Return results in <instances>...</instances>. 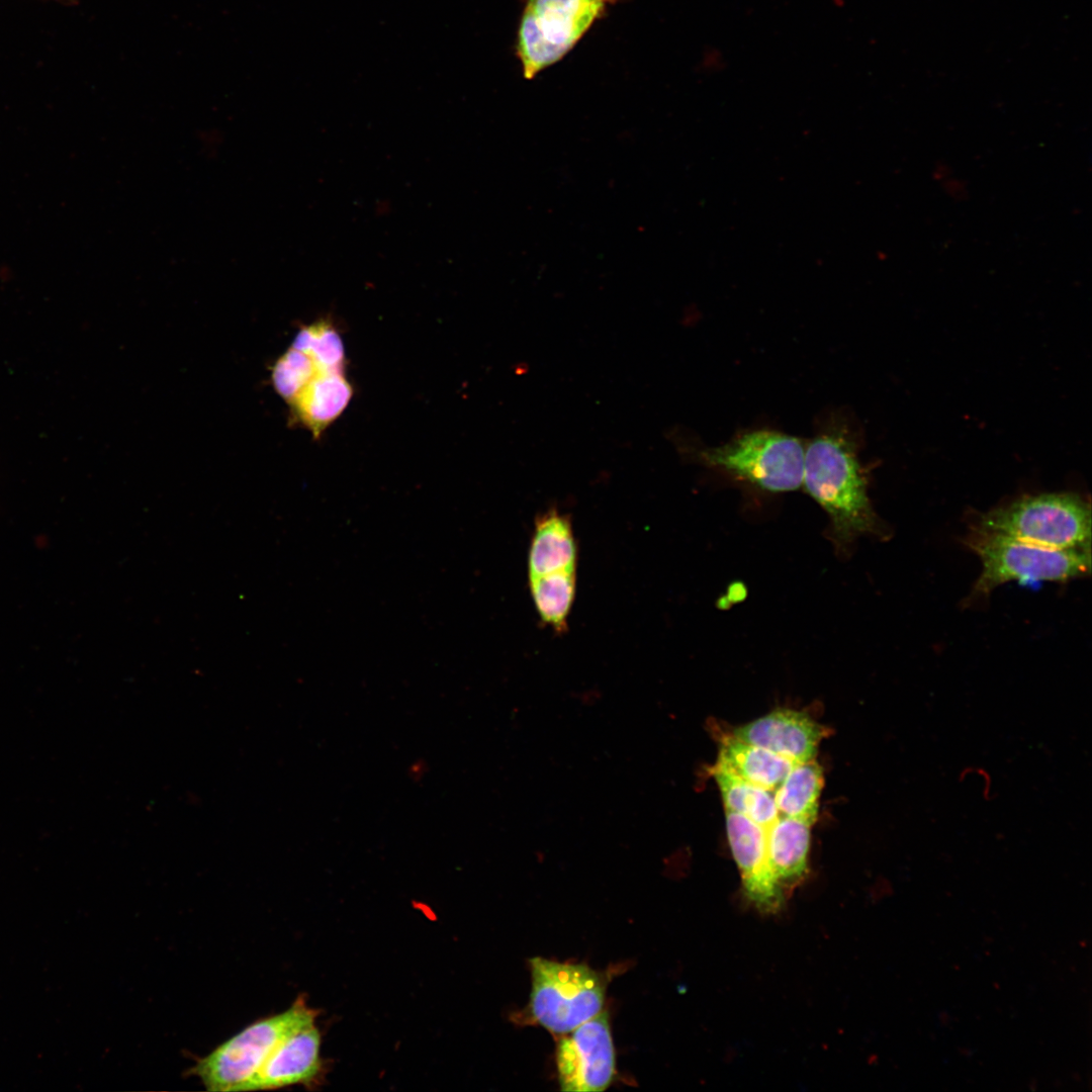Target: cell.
<instances>
[{"label": "cell", "instance_id": "cell-7", "mask_svg": "<svg viewBox=\"0 0 1092 1092\" xmlns=\"http://www.w3.org/2000/svg\"><path fill=\"white\" fill-rule=\"evenodd\" d=\"M531 1019L552 1034H565L595 1017L604 1007L606 981L584 964L529 960Z\"/></svg>", "mask_w": 1092, "mask_h": 1092}, {"label": "cell", "instance_id": "cell-6", "mask_svg": "<svg viewBox=\"0 0 1092 1092\" xmlns=\"http://www.w3.org/2000/svg\"><path fill=\"white\" fill-rule=\"evenodd\" d=\"M620 0H526L516 53L525 79L562 60Z\"/></svg>", "mask_w": 1092, "mask_h": 1092}, {"label": "cell", "instance_id": "cell-17", "mask_svg": "<svg viewBox=\"0 0 1092 1092\" xmlns=\"http://www.w3.org/2000/svg\"><path fill=\"white\" fill-rule=\"evenodd\" d=\"M711 774L720 790L725 810L738 813L767 829L778 818L774 793L749 783L715 762Z\"/></svg>", "mask_w": 1092, "mask_h": 1092}, {"label": "cell", "instance_id": "cell-9", "mask_svg": "<svg viewBox=\"0 0 1092 1092\" xmlns=\"http://www.w3.org/2000/svg\"><path fill=\"white\" fill-rule=\"evenodd\" d=\"M725 821L744 898L761 914H778L785 908L788 896L768 856L766 829L728 810H725Z\"/></svg>", "mask_w": 1092, "mask_h": 1092}, {"label": "cell", "instance_id": "cell-10", "mask_svg": "<svg viewBox=\"0 0 1092 1092\" xmlns=\"http://www.w3.org/2000/svg\"><path fill=\"white\" fill-rule=\"evenodd\" d=\"M730 733L793 763H800L816 758L827 728L805 712L777 709L733 728Z\"/></svg>", "mask_w": 1092, "mask_h": 1092}, {"label": "cell", "instance_id": "cell-12", "mask_svg": "<svg viewBox=\"0 0 1092 1092\" xmlns=\"http://www.w3.org/2000/svg\"><path fill=\"white\" fill-rule=\"evenodd\" d=\"M351 396L352 387L344 369L320 368L287 404L294 416L318 436L346 408Z\"/></svg>", "mask_w": 1092, "mask_h": 1092}, {"label": "cell", "instance_id": "cell-14", "mask_svg": "<svg viewBox=\"0 0 1092 1092\" xmlns=\"http://www.w3.org/2000/svg\"><path fill=\"white\" fill-rule=\"evenodd\" d=\"M811 827L806 821L779 816L766 829L768 856L788 897L808 876Z\"/></svg>", "mask_w": 1092, "mask_h": 1092}, {"label": "cell", "instance_id": "cell-13", "mask_svg": "<svg viewBox=\"0 0 1092 1092\" xmlns=\"http://www.w3.org/2000/svg\"><path fill=\"white\" fill-rule=\"evenodd\" d=\"M577 548L571 522L557 510L536 519L528 553V576L576 570Z\"/></svg>", "mask_w": 1092, "mask_h": 1092}, {"label": "cell", "instance_id": "cell-15", "mask_svg": "<svg viewBox=\"0 0 1092 1092\" xmlns=\"http://www.w3.org/2000/svg\"><path fill=\"white\" fill-rule=\"evenodd\" d=\"M716 763L772 793L795 764L731 733L721 736Z\"/></svg>", "mask_w": 1092, "mask_h": 1092}, {"label": "cell", "instance_id": "cell-11", "mask_svg": "<svg viewBox=\"0 0 1092 1092\" xmlns=\"http://www.w3.org/2000/svg\"><path fill=\"white\" fill-rule=\"evenodd\" d=\"M322 1036L314 1023L282 1039L240 1091L270 1090L309 1084L322 1069Z\"/></svg>", "mask_w": 1092, "mask_h": 1092}, {"label": "cell", "instance_id": "cell-16", "mask_svg": "<svg viewBox=\"0 0 1092 1092\" xmlns=\"http://www.w3.org/2000/svg\"><path fill=\"white\" fill-rule=\"evenodd\" d=\"M823 785V769L816 758L795 763L774 792L779 815L813 825L818 816Z\"/></svg>", "mask_w": 1092, "mask_h": 1092}, {"label": "cell", "instance_id": "cell-2", "mask_svg": "<svg viewBox=\"0 0 1092 1092\" xmlns=\"http://www.w3.org/2000/svg\"><path fill=\"white\" fill-rule=\"evenodd\" d=\"M681 452L763 491L787 492L802 486L805 444L780 431H743L717 446L686 444Z\"/></svg>", "mask_w": 1092, "mask_h": 1092}, {"label": "cell", "instance_id": "cell-5", "mask_svg": "<svg viewBox=\"0 0 1092 1092\" xmlns=\"http://www.w3.org/2000/svg\"><path fill=\"white\" fill-rule=\"evenodd\" d=\"M316 1016L298 996L285 1011L255 1021L199 1059L191 1073L208 1091L239 1092L282 1039L314 1023Z\"/></svg>", "mask_w": 1092, "mask_h": 1092}, {"label": "cell", "instance_id": "cell-1", "mask_svg": "<svg viewBox=\"0 0 1092 1092\" xmlns=\"http://www.w3.org/2000/svg\"><path fill=\"white\" fill-rule=\"evenodd\" d=\"M802 485L827 513L830 536L840 553L859 536L881 533L856 445L840 421L828 424L805 445Z\"/></svg>", "mask_w": 1092, "mask_h": 1092}, {"label": "cell", "instance_id": "cell-4", "mask_svg": "<svg viewBox=\"0 0 1092 1092\" xmlns=\"http://www.w3.org/2000/svg\"><path fill=\"white\" fill-rule=\"evenodd\" d=\"M981 559L973 596H986L1008 581H1066L1090 572L1089 550L1057 549L976 530L967 541Z\"/></svg>", "mask_w": 1092, "mask_h": 1092}, {"label": "cell", "instance_id": "cell-18", "mask_svg": "<svg viewBox=\"0 0 1092 1092\" xmlns=\"http://www.w3.org/2000/svg\"><path fill=\"white\" fill-rule=\"evenodd\" d=\"M529 587L542 623L564 632L575 598L576 570L529 576Z\"/></svg>", "mask_w": 1092, "mask_h": 1092}, {"label": "cell", "instance_id": "cell-8", "mask_svg": "<svg viewBox=\"0 0 1092 1092\" xmlns=\"http://www.w3.org/2000/svg\"><path fill=\"white\" fill-rule=\"evenodd\" d=\"M555 1061L561 1091L606 1090L616 1075L608 1012L602 1010L573 1030L559 1035Z\"/></svg>", "mask_w": 1092, "mask_h": 1092}, {"label": "cell", "instance_id": "cell-3", "mask_svg": "<svg viewBox=\"0 0 1092 1092\" xmlns=\"http://www.w3.org/2000/svg\"><path fill=\"white\" fill-rule=\"evenodd\" d=\"M976 530L1057 549H1091V509L1075 493L1023 496L980 518Z\"/></svg>", "mask_w": 1092, "mask_h": 1092}]
</instances>
